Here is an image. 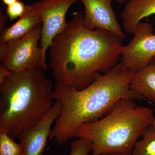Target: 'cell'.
<instances>
[{
    "mask_svg": "<svg viewBox=\"0 0 155 155\" xmlns=\"http://www.w3.org/2000/svg\"><path fill=\"white\" fill-rule=\"evenodd\" d=\"M83 20L82 14H74L49 48L48 67L58 85L83 89L120 61L123 39L109 31L89 29Z\"/></svg>",
    "mask_w": 155,
    "mask_h": 155,
    "instance_id": "1",
    "label": "cell"
},
{
    "mask_svg": "<svg viewBox=\"0 0 155 155\" xmlns=\"http://www.w3.org/2000/svg\"><path fill=\"white\" fill-rule=\"evenodd\" d=\"M135 73L119 62L106 73H98L83 89L56 84L52 97L61 101L63 107L49 138L58 145L64 144L74 137L81 125L105 116L119 100L143 99L130 87Z\"/></svg>",
    "mask_w": 155,
    "mask_h": 155,
    "instance_id": "2",
    "label": "cell"
},
{
    "mask_svg": "<svg viewBox=\"0 0 155 155\" xmlns=\"http://www.w3.org/2000/svg\"><path fill=\"white\" fill-rule=\"evenodd\" d=\"M44 72H11L0 84V129L13 138L37 124L54 103L53 83Z\"/></svg>",
    "mask_w": 155,
    "mask_h": 155,
    "instance_id": "3",
    "label": "cell"
},
{
    "mask_svg": "<svg viewBox=\"0 0 155 155\" xmlns=\"http://www.w3.org/2000/svg\"><path fill=\"white\" fill-rule=\"evenodd\" d=\"M154 118L152 109L137 105L132 99H122L102 119L81 125L74 137L90 140L92 155H132L136 143Z\"/></svg>",
    "mask_w": 155,
    "mask_h": 155,
    "instance_id": "4",
    "label": "cell"
},
{
    "mask_svg": "<svg viewBox=\"0 0 155 155\" xmlns=\"http://www.w3.org/2000/svg\"><path fill=\"white\" fill-rule=\"evenodd\" d=\"M41 24L21 38L8 42V51L1 64L12 72L43 69L42 51L38 45L41 38Z\"/></svg>",
    "mask_w": 155,
    "mask_h": 155,
    "instance_id": "5",
    "label": "cell"
},
{
    "mask_svg": "<svg viewBox=\"0 0 155 155\" xmlns=\"http://www.w3.org/2000/svg\"><path fill=\"white\" fill-rule=\"evenodd\" d=\"M79 0H44L35 2L31 5L40 16L42 20L41 38L42 51L43 69L47 70L46 61L47 51L52 44L53 39L65 28L66 16L69 9Z\"/></svg>",
    "mask_w": 155,
    "mask_h": 155,
    "instance_id": "6",
    "label": "cell"
},
{
    "mask_svg": "<svg viewBox=\"0 0 155 155\" xmlns=\"http://www.w3.org/2000/svg\"><path fill=\"white\" fill-rule=\"evenodd\" d=\"M152 25L148 22L138 23L130 42L124 46L120 62L127 69L137 72L151 63L155 56V34Z\"/></svg>",
    "mask_w": 155,
    "mask_h": 155,
    "instance_id": "7",
    "label": "cell"
},
{
    "mask_svg": "<svg viewBox=\"0 0 155 155\" xmlns=\"http://www.w3.org/2000/svg\"><path fill=\"white\" fill-rule=\"evenodd\" d=\"M62 107L61 101L55 100L53 105L40 122L18 137L23 155H42L49 138L51 127L61 115Z\"/></svg>",
    "mask_w": 155,
    "mask_h": 155,
    "instance_id": "8",
    "label": "cell"
},
{
    "mask_svg": "<svg viewBox=\"0 0 155 155\" xmlns=\"http://www.w3.org/2000/svg\"><path fill=\"white\" fill-rule=\"evenodd\" d=\"M80 1L85 9L83 21L87 27L109 31L123 40L126 38L113 10L112 0Z\"/></svg>",
    "mask_w": 155,
    "mask_h": 155,
    "instance_id": "9",
    "label": "cell"
},
{
    "mask_svg": "<svg viewBox=\"0 0 155 155\" xmlns=\"http://www.w3.org/2000/svg\"><path fill=\"white\" fill-rule=\"evenodd\" d=\"M155 14V0H129L121 12L123 28L134 34L137 25L144 18Z\"/></svg>",
    "mask_w": 155,
    "mask_h": 155,
    "instance_id": "10",
    "label": "cell"
},
{
    "mask_svg": "<svg viewBox=\"0 0 155 155\" xmlns=\"http://www.w3.org/2000/svg\"><path fill=\"white\" fill-rule=\"evenodd\" d=\"M40 16L31 5H26L24 14L8 28L1 31L0 42H9L24 36L37 25L41 24Z\"/></svg>",
    "mask_w": 155,
    "mask_h": 155,
    "instance_id": "11",
    "label": "cell"
},
{
    "mask_svg": "<svg viewBox=\"0 0 155 155\" xmlns=\"http://www.w3.org/2000/svg\"><path fill=\"white\" fill-rule=\"evenodd\" d=\"M130 87L137 94L155 104V64L152 62L135 74Z\"/></svg>",
    "mask_w": 155,
    "mask_h": 155,
    "instance_id": "12",
    "label": "cell"
},
{
    "mask_svg": "<svg viewBox=\"0 0 155 155\" xmlns=\"http://www.w3.org/2000/svg\"><path fill=\"white\" fill-rule=\"evenodd\" d=\"M132 155H155V129L151 125L136 143Z\"/></svg>",
    "mask_w": 155,
    "mask_h": 155,
    "instance_id": "13",
    "label": "cell"
},
{
    "mask_svg": "<svg viewBox=\"0 0 155 155\" xmlns=\"http://www.w3.org/2000/svg\"><path fill=\"white\" fill-rule=\"evenodd\" d=\"M0 155H23L22 146L14 141L5 130L0 129Z\"/></svg>",
    "mask_w": 155,
    "mask_h": 155,
    "instance_id": "14",
    "label": "cell"
},
{
    "mask_svg": "<svg viewBox=\"0 0 155 155\" xmlns=\"http://www.w3.org/2000/svg\"><path fill=\"white\" fill-rule=\"evenodd\" d=\"M92 143L86 138H78L70 145L69 155H88L92 151Z\"/></svg>",
    "mask_w": 155,
    "mask_h": 155,
    "instance_id": "15",
    "label": "cell"
},
{
    "mask_svg": "<svg viewBox=\"0 0 155 155\" xmlns=\"http://www.w3.org/2000/svg\"><path fill=\"white\" fill-rule=\"evenodd\" d=\"M26 6L21 1H17L11 5L8 6L6 10V14L9 20L12 21L14 19L20 17L24 14Z\"/></svg>",
    "mask_w": 155,
    "mask_h": 155,
    "instance_id": "16",
    "label": "cell"
},
{
    "mask_svg": "<svg viewBox=\"0 0 155 155\" xmlns=\"http://www.w3.org/2000/svg\"><path fill=\"white\" fill-rule=\"evenodd\" d=\"M9 49V44L8 42H0V62H2L5 57Z\"/></svg>",
    "mask_w": 155,
    "mask_h": 155,
    "instance_id": "17",
    "label": "cell"
},
{
    "mask_svg": "<svg viewBox=\"0 0 155 155\" xmlns=\"http://www.w3.org/2000/svg\"><path fill=\"white\" fill-rule=\"evenodd\" d=\"M11 71L2 64L0 65V84L3 82L6 77L11 74Z\"/></svg>",
    "mask_w": 155,
    "mask_h": 155,
    "instance_id": "18",
    "label": "cell"
},
{
    "mask_svg": "<svg viewBox=\"0 0 155 155\" xmlns=\"http://www.w3.org/2000/svg\"><path fill=\"white\" fill-rule=\"evenodd\" d=\"M8 18V17L7 15L1 13V14H0V30H1V31L6 28V23H7Z\"/></svg>",
    "mask_w": 155,
    "mask_h": 155,
    "instance_id": "19",
    "label": "cell"
},
{
    "mask_svg": "<svg viewBox=\"0 0 155 155\" xmlns=\"http://www.w3.org/2000/svg\"><path fill=\"white\" fill-rule=\"evenodd\" d=\"M18 0H2L3 3L7 6L11 5Z\"/></svg>",
    "mask_w": 155,
    "mask_h": 155,
    "instance_id": "20",
    "label": "cell"
},
{
    "mask_svg": "<svg viewBox=\"0 0 155 155\" xmlns=\"http://www.w3.org/2000/svg\"><path fill=\"white\" fill-rule=\"evenodd\" d=\"M114 1H116L117 2L120 3V4H122V3H123L125 2L126 1H129V0H114Z\"/></svg>",
    "mask_w": 155,
    "mask_h": 155,
    "instance_id": "21",
    "label": "cell"
},
{
    "mask_svg": "<svg viewBox=\"0 0 155 155\" xmlns=\"http://www.w3.org/2000/svg\"><path fill=\"white\" fill-rule=\"evenodd\" d=\"M151 125L155 129V117L153 120L152 122Z\"/></svg>",
    "mask_w": 155,
    "mask_h": 155,
    "instance_id": "22",
    "label": "cell"
},
{
    "mask_svg": "<svg viewBox=\"0 0 155 155\" xmlns=\"http://www.w3.org/2000/svg\"><path fill=\"white\" fill-rule=\"evenodd\" d=\"M106 155H121L119 154V153H110V154H107Z\"/></svg>",
    "mask_w": 155,
    "mask_h": 155,
    "instance_id": "23",
    "label": "cell"
},
{
    "mask_svg": "<svg viewBox=\"0 0 155 155\" xmlns=\"http://www.w3.org/2000/svg\"><path fill=\"white\" fill-rule=\"evenodd\" d=\"M151 62H152L153 64H155V56L153 57V60Z\"/></svg>",
    "mask_w": 155,
    "mask_h": 155,
    "instance_id": "24",
    "label": "cell"
},
{
    "mask_svg": "<svg viewBox=\"0 0 155 155\" xmlns=\"http://www.w3.org/2000/svg\"><path fill=\"white\" fill-rule=\"evenodd\" d=\"M39 1H44V0H39Z\"/></svg>",
    "mask_w": 155,
    "mask_h": 155,
    "instance_id": "25",
    "label": "cell"
}]
</instances>
